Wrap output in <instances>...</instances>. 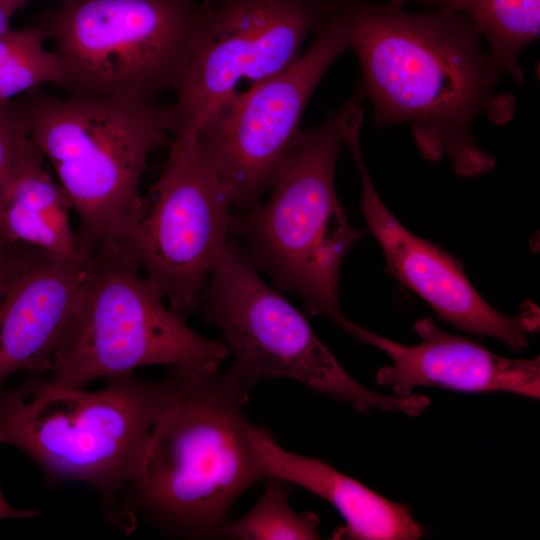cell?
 Listing matches in <instances>:
<instances>
[{
	"label": "cell",
	"instance_id": "22",
	"mask_svg": "<svg viewBox=\"0 0 540 540\" xmlns=\"http://www.w3.org/2000/svg\"><path fill=\"white\" fill-rule=\"evenodd\" d=\"M27 4V0H0V35L10 30V19L16 11Z\"/></svg>",
	"mask_w": 540,
	"mask_h": 540
},
{
	"label": "cell",
	"instance_id": "10",
	"mask_svg": "<svg viewBox=\"0 0 540 540\" xmlns=\"http://www.w3.org/2000/svg\"><path fill=\"white\" fill-rule=\"evenodd\" d=\"M168 145L164 170L122 247L185 319L228 241L232 202L196 131L174 136Z\"/></svg>",
	"mask_w": 540,
	"mask_h": 540
},
{
	"label": "cell",
	"instance_id": "2",
	"mask_svg": "<svg viewBox=\"0 0 540 540\" xmlns=\"http://www.w3.org/2000/svg\"><path fill=\"white\" fill-rule=\"evenodd\" d=\"M178 369L115 525L131 530L139 514L170 537L217 539L236 499L267 479L249 435L252 386L231 368Z\"/></svg>",
	"mask_w": 540,
	"mask_h": 540
},
{
	"label": "cell",
	"instance_id": "13",
	"mask_svg": "<svg viewBox=\"0 0 540 540\" xmlns=\"http://www.w3.org/2000/svg\"><path fill=\"white\" fill-rule=\"evenodd\" d=\"M88 256L0 247V389L19 371L46 375L71 325Z\"/></svg>",
	"mask_w": 540,
	"mask_h": 540
},
{
	"label": "cell",
	"instance_id": "18",
	"mask_svg": "<svg viewBox=\"0 0 540 540\" xmlns=\"http://www.w3.org/2000/svg\"><path fill=\"white\" fill-rule=\"evenodd\" d=\"M293 484L277 477H268L260 499L242 518L228 520L221 537L236 540L320 539V518L313 512H295L289 497Z\"/></svg>",
	"mask_w": 540,
	"mask_h": 540
},
{
	"label": "cell",
	"instance_id": "17",
	"mask_svg": "<svg viewBox=\"0 0 540 540\" xmlns=\"http://www.w3.org/2000/svg\"><path fill=\"white\" fill-rule=\"evenodd\" d=\"M539 0H467L460 13L480 32L502 72L524 81L520 56L539 36Z\"/></svg>",
	"mask_w": 540,
	"mask_h": 540
},
{
	"label": "cell",
	"instance_id": "3",
	"mask_svg": "<svg viewBox=\"0 0 540 540\" xmlns=\"http://www.w3.org/2000/svg\"><path fill=\"white\" fill-rule=\"evenodd\" d=\"M96 391L30 375L0 389V443L28 455L53 480L95 487L114 525L153 425L175 395L180 371L160 380L133 373L107 378Z\"/></svg>",
	"mask_w": 540,
	"mask_h": 540
},
{
	"label": "cell",
	"instance_id": "12",
	"mask_svg": "<svg viewBox=\"0 0 540 540\" xmlns=\"http://www.w3.org/2000/svg\"><path fill=\"white\" fill-rule=\"evenodd\" d=\"M362 119L347 118L343 143L350 150L361 182L360 210L368 231L380 245L385 273L420 296L437 317L470 334L489 336L518 351L539 329V308L526 302L515 316L494 309L474 288L462 263L439 245L410 232L379 197L362 156Z\"/></svg>",
	"mask_w": 540,
	"mask_h": 540
},
{
	"label": "cell",
	"instance_id": "7",
	"mask_svg": "<svg viewBox=\"0 0 540 540\" xmlns=\"http://www.w3.org/2000/svg\"><path fill=\"white\" fill-rule=\"evenodd\" d=\"M202 294L206 316L233 357L230 368L250 386L261 378H290L358 412L376 408L414 417L430 405L425 395H382L353 379L304 315L262 280L234 241L228 240L218 255Z\"/></svg>",
	"mask_w": 540,
	"mask_h": 540
},
{
	"label": "cell",
	"instance_id": "1",
	"mask_svg": "<svg viewBox=\"0 0 540 540\" xmlns=\"http://www.w3.org/2000/svg\"><path fill=\"white\" fill-rule=\"evenodd\" d=\"M333 6L359 59L375 124H408L422 156L447 158L458 175L490 172L496 161L477 144L474 121L484 114L506 124L516 101L497 91L503 72L474 23L456 11L415 13L390 2Z\"/></svg>",
	"mask_w": 540,
	"mask_h": 540
},
{
	"label": "cell",
	"instance_id": "16",
	"mask_svg": "<svg viewBox=\"0 0 540 540\" xmlns=\"http://www.w3.org/2000/svg\"><path fill=\"white\" fill-rule=\"evenodd\" d=\"M72 203L59 182L43 169H28L0 205V247L27 244L66 259H83L70 220Z\"/></svg>",
	"mask_w": 540,
	"mask_h": 540
},
{
	"label": "cell",
	"instance_id": "11",
	"mask_svg": "<svg viewBox=\"0 0 540 540\" xmlns=\"http://www.w3.org/2000/svg\"><path fill=\"white\" fill-rule=\"evenodd\" d=\"M330 0H203L186 74L164 107L166 130L185 136L238 91L291 66L325 17Z\"/></svg>",
	"mask_w": 540,
	"mask_h": 540
},
{
	"label": "cell",
	"instance_id": "25",
	"mask_svg": "<svg viewBox=\"0 0 540 540\" xmlns=\"http://www.w3.org/2000/svg\"><path fill=\"white\" fill-rule=\"evenodd\" d=\"M60 1L62 2V4H70V3L77 2L80 0H60Z\"/></svg>",
	"mask_w": 540,
	"mask_h": 540
},
{
	"label": "cell",
	"instance_id": "21",
	"mask_svg": "<svg viewBox=\"0 0 540 540\" xmlns=\"http://www.w3.org/2000/svg\"><path fill=\"white\" fill-rule=\"evenodd\" d=\"M46 39L48 33L40 22L22 30L10 29L0 35V67L29 50L43 46Z\"/></svg>",
	"mask_w": 540,
	"mask_h": 540
},
{
	"label": "cell",
	"instance_id": "23",
	"mask_svg": "<svg viewBox=\"0 0 540 540\" xmlns=\"http://www.w3.org/2000/svg\"><path fill=\"white\" fill-rule=\"evenodd\" d=\"M39 515L35 509H19L12 506L5 498L0 488V521L3 519H26Z\"/></svg>",
	"mask_w": 540,
	"mask_h": 540
},
{
	"label": "cell",
	"instance_id": "8",
	"mask_svg": "<svg viewBox=\"0 0 540 540\" xmlns=\"http://www.w3.org/2000/svg\"><path fill=\"white\" fill-rule=\"evenodd\" d=\"M200 2L80 0L43 13L71 95L150 98L187 71Z\"/></svg>",
	"mask_w": 540,
	"mask_h": 540
},
{
	"label": "cell",
	"instance_id": "14",
	"mask_svg": "<svg viewBox=\"0 0 540 540\" xmlns=\"http://www.w3.org/2000/svg\"><path fill=\"white\" fill-rule=\"evenodd\" d=\"M414 331L421 339L416 345L396 342L353 322L347 333L391 359V365L378 370L376 381L390 386L394 395L408 396L416 387L433 386L540 398L539 357H503L469 338L443 331L430 317L419 319Z\"/></svg>",
	"mask_w": 540,
	"mask_h": 540
},
{
	"label": "cell",
	"instance_id": "24",
	"mask_svg": "<svg viewBox=\"0 0 540 540\" xmlns=\"http://www.w3.org/2000/svg\"><path fill=\"white\" fill-rule=\"evenodd\" d=\"M389 2L400 6H404L406 2H417L435 9L460 12L466 0H389Z\"/></svg>",
	"mask_w": 540,
	"mask_h": 540
},
{
	"label": "cell",
	"instance_id": "4",
	"mask_svg": "<svg viewBox=\"0 0 540 540\" xmlns=\"http://www.w3.org/2000/svg\"><path fill=\"white\" fill-rule=\"evenodd\" d=\"M13 103L78 216L81 251L123 246L144 210L139 187L147 159L169 144L164 108L144 97L34 92Z\"/></svg>",
	"mask_w": 540,
	"mask_h": 540
},
{
	"label": "cell",
	"instance_id": "9",
	"mask_svg": "<svg viewBox=\"0 0 540 540\" xmlns=\"http://www.w3.org/2000/svg\"><path fill=\"white\" fill-rule=\"evenodd\" d=\"M331 3L309 47L291 66L225 97L196 130L238 211L260 203L270 191L302 132L313 91L349 48L345 25Z\"/></svg>",
	"mask_w": 540,
	"mask_h": 540
},
{
	"label": "cell",
	"instance_id": "5",
	"mask_svg": "<svg viewBox=\"0 0 540 540\" xmlns=\"http://www.w3.org/2000/svg\"><path fill=\"white\" fill-rule=\"evenodd\" d=\"M345 109L301 132L270 198L232 214L229 231L257 270L298 295L308 314L326 316L347 332L351 321L339 303V272L366 232L349 223L335 188Z\"/></svg>",
	"mask_w": 540,
	"mask_h": 540
},
{
	"label": "cell",
	"instance_id": "15",
	"mask_svg": "<svg viewBox=\"0 0 540 540\" xmlns=\"http://www.w3.org/2000/svg\"><path fill=\"white\" fill-rule=\"evenodd\" d=\"M252 446L268 477L300 486L332 504L344 518L333 539L415 540L423 535L409 508L313 457L282 448L271 433L251 425Z\"/></svg>",
	"mask_w": 540,
	"mask_h": 540
},
{
	"label": "cell",
	"instance_id": "6",
	"mask_svg": "<svg viewBox=\"0 0 540 540\" xmlns=\"http://www.w3.org/2000/svg\"><path fill=\"white\" fill-rule=\"evenodd\" d=\"M139 269L115 243L88 254L76 312L44 375L48 381L86 387L150 365L219 369L229 356L224 342L188 327Z\"/></svg>",
	"mask_w": 540,
	"mask_h": 540
},
{
	"label": "cell",
	"instance_id": "19",
	"mask_svg": "<svg viewBox=\"0 0 540 540\" xmlns=\"http://www.w3.org/2000/svg\"><path fill=\"white\" fill-rule=\"evenodd\" d=\"M43 154L31 139L13 100L0 103V205L16 181Z\"/></svg>",
	"mask_w": 540,
	"mask_h": 540
},
{
	"label": "cell",
	"instance_id": "20",
	"mask_svg": "<svg viewBox=\"0 0 540 540\" xmlns=\"http://www.w3.org/2000/svg\"><path fill=\"white\" fill-rule=\"evenodd\" d=\"M65 81V69L54 51L43 46L34 48L0 67V103L40 84L62 86Z\"/></svg>",
	"mask_w": 540,
	"mask_h": 540
}]
</instances>
